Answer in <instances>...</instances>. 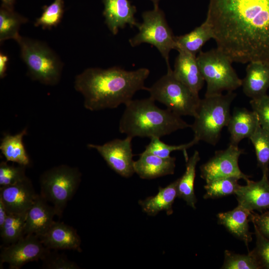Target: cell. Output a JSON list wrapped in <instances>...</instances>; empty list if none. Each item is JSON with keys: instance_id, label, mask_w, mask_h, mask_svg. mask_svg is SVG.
<instances>
[{"instance_id": "1", "label": "cell", "mask_w": 269, "mask_h": 269, "mask_svg": "<svg viewBox=\"0 0 269 269\" xmlns=\"http://www.w3.org/2000/svg\"><path fill=\"white\" fill-rule=\"evenodd\" d=\"M206 20L232 62L269 63V0H209Z\"/></svg>"}, {"instance_id": "2", "label": "cell", "mask_w": 269, "mask_h": 269, "mask_svg": "<svg viewBox=\"0 0 269 269\" xmlns=\"http://www.w3.org/2000/svg\"><path fill=\"white\" fill-rule=\"evenodd\" d=\"M149 73L146 68L132 71L118 66L88 68L75 77L74 87L83 96L86 109H115L133 100L136 92L147 91L144 82Z\"/></svg>"}, {"instance_id": "3", "label": "cell", "mask_w": 269, "mask_h": 269, "mask_svg": "<svg viewBox=\"0 0 269 269\" xmlns=\"http://www.w3.org/2000/svg\"><path fill=\"white\" fill-rule=\"evenodd\" d=\"M120 119V133L134 137H159L179 130L190 127V125L169 110L162 109L155 104L151 97L132 100Z\"/></svg>"}, {"instance_id": "4", "label": "cell", "mask_w": 269, "mask_h": 269, "mask_svg": "<svg viewBox=\"0 0 269 269\" xmlns=\"http://www.w3.org/2000/svg\"><path fill=\"white\" fill-rule=\"evenodd\" d=\"M236 96V93L228 92L225 95L205 96L200 99L194 122L190 126L194 137L215 145L223 129L227 127L231 115L230 107Z\"/></svg>"}, {"instance_id": "5", "label": "cell", "mask_w": 269, "mask_h": 269, "mask_svg": "<svg viewBox=\"0 0 269 269\" xmlns=\"http://www.w3.org/2000/svg\"><path fill=\"white\" fill-rule=\"evenodd\" d=\"M15 41L29 76L46 85L57 84L63 66L58 55L46 43L38 40L20 35Z\"/></svg>"}, {"instance_id": "6", "label": "cell", "mask_w": 269, "mask_h": 269, "mask_svg": "<svg viewBox=\"0 0 269 269\" xmlns=\"http://www.w3.org/2000/svg\"><path fill=\"white\" fill-rule=\"evenodd\" d=\"M196 59L207 84L205 97L233 92L241 87L242 79L233 68L232 62L217 48L200 51Z\"/></svg>"}, {"instance_id": "7", "label": "cell", "mask_w": 269, "mask_h": 269, "mask_svg": "<svg viewBox=\"0 0 269 269\" xmlns=\"http://www.w3.org/2000/svg\"><path fill=\"white\" fill-rule=\"evenodd\" d=\"M81 176L77 167L66 164L53 167L41 175L40 195L52 203L56 216L62 217L67 203L79 187Z\"/></svg>"}, {"instance_id": "8", "label": "cell", "mask_w": 269, "mask_h": 269, "mask_svg": "<svg viewBox=\"0 0 269 269\" xmlns=\"http://www.w3.org/2000/svg\"><path fill=\"white\" fill-rule=\"evenodd\" d=\"M147 91L150 97L179 116L194 117L200 98L174 76L171 67Z\"/></svg>"}, {"instance_id": "9", "label": "cell", "mask_w": 269, "mask_h": 269, "mask_svg": "<svg viewBox=\"0 0 269 269\" xmlns=\"http://www.w3.org/2000/svg\"><path fill=\"white\" fill-rule=\"evenodd\" d=\"M142 22L138 24V33L129 42L132 47L146 43L155 46L170 67L169 53L175 49V36L169 26L165 14L159 7L144 11Z\"/></svg>"}, {"instance_id": "10", "label": "cell", "mask_w": 269, "mask_h": 269, "mask_svg": "<svg viewBox=\"0 0 269 269\" xmlns=\"http://www.w3.org/2000/svg\"><path fill=\"white\" fill-rule=\"evenodd\" d=\"M244 150L238 145L229 144L224 150L216 151L214 156L200 167V176L206 183L227 177H235L246 182L249 175L244 173L239 166V158Z\"/></svg>"}, {"instance_id": "11", "label": "cell", "mask_w": 269, "mask_h": 269, "mask_svg": "<svg viewBox=\"0 0 269 269\" xmlns=\"http://www.w3.org/2000/svg\"><path fill=\"white\" fill-rule=\"evenodd\" d=\"M133 138L127 136L124 139L116 138L102 145L89 143L87 147L96 150L114 171L123 177L128 178L134 173Z\"/></svg>"}, {"instance_id": "12", "label": "cell", "mask_w": 269, "mask_h": 269, "mask_svg": "<svg viewBox=\"0 0 269 269\" xmlns=\"http://www.w3.org/2000/svg\"><path fill=\"white\" fill-rule=\"evenodd\" d=\"M49 250L38 237L27 235L2 249L0 263L7 264L10 269H19L29 262L42 260Z\"/></svg>"}, {"instance_id": "13", "label": "cell", "mask_w": 269, "mask_h": 269, "mask_svg": "<svg viewBox=\"0 0 269 269\" xmlns=\"http://www.w3.org/2000/svg\"><path fill=\"white\" fill-rule=\"evenodd\" d=\"M37 195L28 177L14 185L0 188V199L8 214L27 213Z\"/></svg>"}, {"instance_id": "14", "label": "cell", "mask_w": 269, "mask_h": 269, "mask_svg": "<svg viewBox=\"0 0 269 269\" xmlns=\"http://www.w3.org/2000/svg\"><path fill=\"white\" fill-rule=\"evenodd\" d=\"M246 185H240L235 195L238 205L250 211L261 213L269 210V179L263 175L261 180H249Z\"/></svg>"}, {"instance_id": "15", "label": "cell", "mask_w": 269, "mask_h": 269, "mask_svg": "<svg viewBox=\"0 0 269 269\" xmlns=\"http://www.w3.org/2000/svg\"><path fill=\"white\" fill-rule=\"evenodd\" d=\"M103 2L105 22L113 34H117L127 24L137 26L139 23L134 17L136 8L129 0H103Z\"/></svg>"}, {"instance_id": "16", "label": "cell", "mask_w": 269, "mask_h": 269, "mask_svg": "<svg viewBox=\"0 0 269 269\" xmlns=\"http://www.w3.org/2000/svg\"><path fill=\"white\" fill-rule=\"evenodd\" d=\"M56 215L53 206H50L41 195L37 196L26 213L24 235H34L39 238L43 235L55 221Z\"/></svg>"}, {"instance_id": "17", "label": "cell", "mask_w": 269, "mask_h": 269, "mask_svg": "<svg viewBox=\"0 0 269 269\" xmlns=\"http://www.w3.org/2000/svg\"><path fill=\"white\" fill-rule=\"evenodd\" d=\"M39 239L43 244L50 250L82 251L81 249V240L77 231L62 222L55 221Z\"/></svg>"}, {"instance_id": "18", "label": "cell", "mask_w": 269, "mask_h": 269, "mask_svg": "<svg viewBox=\"0 0 269 269\" xmlns=\"http://www.w3.org/2000/svg\"><path fill=\"white\" fill-rule=\"evenodd\" d=\"M174 63L173 73L180 82L193 92L199 94L205 81L195 55L179 51Z\"/></svg>"}, {"instance_id": "19", "label": "cell", "mask_w": 269, "mask_h": 269, "mask_svg": "<svg viewBox=\"0 0 269 269\" xmlns=\"http://www.w3.org/2000/svg\"><path fill=\"white\" fill-rule=\"evenodd\" d=\"M138 160L134 161V171L140 178L151 179L174 173L176 158H162L143 151Z\"/></svg>"}, {"instance_id": "20", "label": "cell", "mask_w": 269, "mask_h": 269, "mask_svg": "<svg viewBox=\"0 0 269 269\" xmlns=\"http://www.w3.org/2000/svg\"><path fill=\"white\" fill-rule=\"evenodd\" d=\"M246 72L241 86L245 95L253 99L267 95L269 88V63L250 62Z\"/></svg>"}, {"instance_id": "21", "label": "cell", "mask_w": 269, "mask_h": 269, "mask_svg": "<svg viewBox=\"0 0 269 269\" xmlns=\"http://www.w3.org/2000/svg\"><path fill=\"white\" fill-rule=\"evenodd\" d=\"M260 125L255 112L244 108H236L227 125L230 135V144L238 146L242 139L249 138Z\"/></svg>"}, {"instance_id": "22", "label": "cell", "mask_w": 269, "mask_h": 269, "mask_svg": "<svg viewBox=\"0 0 269 269\" xmlns=\"http://www.w3.org/2000/svg\"><path fill=\"white\" fill-rule=\"evenodd\" d=\"M251 212L238 205L234 209L217 214L218 223L232 235L242 241L248 246L252 241L249 223L251 221Z\"/></svg>"}, {"instance_id": "23", "label": "cell", "mask_w": 269, "mask_h": 269, "mask_svg": "<svg viewBox=\"0 0 269 269\" xmlns=\"http://www.w3.org/2000/svg\"><path fill=\"white\" fill-rule=\"evenodd\" d=\"M178 179L165 187H159L158 192L155 195L139 201L138 204L143 212L152 216L156 215L162 211H165L167 215L172 214V205L178 197Z\"/></svg>"}, {"instance_id": "24", "label": "cell", "mask_w": 269, "mask_h": 269, "mask_svg": "<svg viewBox=\"0 0 269 269\" xmlns=\"http://www.w3.org/2000/svg\"><path fill=\"white\" fill-rule=\"evenodd\" d=\"M214 38L212 29L207 20L189 33L175 36V49L196 55L204 45Z\"/></svg>"}, {"instance_id": "25", "label": "cell", "mask_w": 269, "mask_h": 269, "mask_svg": "<svg viewBox=\"0 0 269 269\" xmlns=\"http://www.w3.org/2000/svg\"><path fill=\"white\" fill-rule=\"evenodd\" d=\"M200 159L199 152L195 150L186 160L185 171L183 175L178 178L177 184L178 197L182 199L188 206L194 209L197 202L194 192L196 167Z\"/></svg>"}, {"instance_id": "26", "label": "cell", "mask_w": 269, "mask_h": 269, "mask_svg": "<svg viewBox=\"0 0 269 269\" xmlns=\"http://www.w3.org/2000/svg\"><path fill=\"white\" fill-rule=\"evenodd\" d=\"M27 133L25 128L14 135L6 134L1 139L0 149L7 161L27 166L30 160L25 149L23 137Z\"/></svg>"}, {"instance_id": "27", "label": "cell", "mask_w": 269, "mask_h": 269, "mask_svg": "<svg viewBox=\"0 0 269 269\" xmlns=\"http://www.w3.org/2000/svg\"><path fill=\"white\" fill-rule=\"evenodd\" d=\"M26 17L20 15L14 9L0 6V42L8 39H16L20 36L19 31L22 24L27 22Z\"/></svg>"}, {"instance_id": "28", "label": "cell", "mask_w": 269, "mask_h": 269, "mask_svg": "<svg viewBox=\"0 0 269 269\" xmlns=\"http://www.w3.org/2000/svg\"><path fill=\"white\" fill-rule=\"evenodd\" d=\"M249 139L255 150L258 167L263 175L269 176V134L260 125Z\"/></svg>"}, {"instance_id": "29", "label": "cell", "mask_w": 269, "mask_h": 269, "mask_svg": "<svg viewBox=\"0 0 269 269\" xmlns=\"http://www.w3.org/2000/svg\"><path fill=\"white\" fill-rule=\"evenodd\" d=\"M26 213L8 214L0 229V237L6 244H11L23 237Z\"/></svg>"}, {"instance_id": "30", "label": "cell", "mask_w": 269, "mask_h": 269, "mask_svg": "<svg viewBox=\"0 0 269 269\" xmlns=\"http://www.w3.org/2000/svg\"><path fill=\"white\" fill-rule=\"evenodd\" d=\"M239 179L235 177H227L216 179L206 183L204 186L205 199H217L235 194L240 186Z\"/></svg>"}, {"instance_id": "31", "label": "cell", "mask_w": 269, "mask_h": 269, "mask_svg": "<svg viewBox=\"0 0 269 269\" xmlns=\"http://www.w3.org/2000/svg\"><path fill=\"white\" fill-rule=\"evenodd\" d=\"M199 140L194 137L190 142L179 145H169L161 141L159 137L150 138V142L145 146L144 152L151 153L162 158L170 157L171 152L177 150H181L184 152L186 160L188 157L186 150L194 145L198 143Z\"/></svg>"}, {"instance_id": "32", "label": "cell", "mask_w": 269, "mask_h": 269, "mask_svg": "<svg viewBox=\"0 0 269 269\" xmlns=\"http://www.w3.org/2000/svg\"><path fill=\"white\" fill-rule=\"evenodd\" d=\"M64 13V0H54L49 5L45 6L40 16L35 22V26L50 29L61 21Z\"/></svg>"}, {"instance_id": "33", "label": "cell", "mask_w": 269, "mask_h": 269, "mask_svg": "<svg viewBox=\"0 0 269 269\" xmlns=\"http://www.w3.org/2000/svg\"><path fill=\"white\" fill-rule=\"evenodd\" d=\"M221 269H261V268L251 251L247 255H242L225 250L224 263Z\"/></svg>"}, {"instance_id": "34", "label": "cell", "mask_w": 269, "mask_h": 269, "mask_svg": "<svg viewBox=\"0 0 269 269\" xmlns=\"http://www.w3.org/2000/svg\"><path fill=\"white\" fill-rule=\"evenodd\" d=\"M7 162L2 161L0 163V187L14 185L27 177L25 174L26 166L9 165Z\"/></svg>"}, {"instance_id": "35", "label": "cell", "mask_w": 269, "mask_h": 269, "mask_svg": "<svg viewBox=\"0 0 269 269\" xmlns=\"http://www.w3.org/2000/svg\"><path fill=\"white\" fill-rule=\"evenodd\" d=\"M42 268L46 269H79L80 268L75 262L68 259L64 254L50 250L41 260Z\"/></svg>"}, {"instance_id": "36", "label": "cell", "mask_w": 269, "mask_h": 269, "mask_svg": "<svg viewBox=\"0 0 269 269\" xmlns=\"http://www.w3.org/2000/svg\"><path fill=\"white\" fill-rule=\"evenodd\" d=\"M256 242L251 253L256 258L261 269H269V239L262 235L254 226Z\"/></svg>"}, {"instance_id": "37", "label": "cell", "mask_w": 269, "mask_h": 269, "mask_svg": "<svg viewBox=\"0 0 269 269\" xmlns=\"http://www.w3.org/2000/svg\"><path fill=\"white\" fill-rule=\"evenodd\" d=\"M250 103L257 114L261 127L269 134V95L251 99Z\"/></svg>"}, {"instance_id": "38", "label": "cell", "mask_w": 269, "mask_h": 269, "mask_svg": "<svg viewBox=\"0 0 269 269\" xmlns=\"http://www.w3.org/2000/svg\"><path fill=\"white\" fill-rule=\"evenodd\" d=\"M251 221L260 232L269 239V210L261 214L251 212Z\"/></svg>"}, {"instance_id": "39", "label": "cell", "mask_w": 269, "mask_h": 269, "mask_svg": "<svg viewBox=\"0 0 269 269\" xmlns=\"http://www.w3.org/2000/svg\"><path fill=\"white\" fill-rule=\"evenodd\" d=\"M8 58L7 56L2 52L0 53V77L3 78L5 76L7 70Z\"/></svg>"}, {"instance_id": "40", "label": "cell", "mask_w": 269, "mask_h": 269, "mask_svg": "<svg viewBox=\"0 0 269 269\" xmlns=\"http://www.w3.org/2000/svg\"><path fill=\"white\" fill-rule=\"evenodd\" d=\"M8 213L2 201L0 199V229L2 227Z\"/></svg>"}, {"instance_id": "41", "label": "cell", "mask_w": 269, "mask_h": 269, "mask_svg": "<svg viewBox=\"0 0 269 269\" xmlns=\"http://www.w3.org/2000/svg\"><path fill=\"white\" fill-rule=\"evenodd\" d=\"M1 6L9 9H14V5L16 0H0Z\"/></svg>"}, {"instance_id": "42", "label": "cell", "mask_w": 269, "mask_h": 269, "mask_svg": "<svg viewBox=\"0 0 269 269\" xmlns=\"http://www.w3.org/2000/svg\"><path fill=\"white\" fill-rule=\"evenodd\" d=\"M151 1L153 4L154 8L159 7L158 3L160 0H150Z\"/></svg>"}]
</instances>
